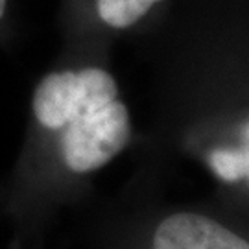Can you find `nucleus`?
<instances>
[{
	"label": "nucleus",
	"instance_id": "obj_4",
	"mask_svg": "<svg viewBox=\"0 0 249 249\" xmlns=\"http://www.w3.org/2000/svg\"><path fill=\"white\" fill-rule=\"evenodd\" d=\"M166 0H63L71 50H107V43L141 26Z\"/></svg>",
	"mask_w": 249,
	"mask_h": 249
},
{
	"label": "nucleus",
	"instance_id": "obj_1",
	"mask_svg": "<svg viewBox=\"0 0 249 249\" xmlns=\"http://www.w3.org/2000/svg\"><path fill=\"white\" fill-rule=\"evenodd\" d=\"M106 50H71L39 78L24 139L0 185L9 249H46L65 213L94 196V179L135 142L129 104Z\"/></svg>",
	"mask_w": 249,
	"mask_h": 249
},
{
	"label": "nucleus",
	"instance_id": "obj_5",
	"mask_svg": "<svg viewBox=\"0 0 249 249\" xmlns=\"http://www.w3.org/2000/svg\"><path fill=\"white\" fill-rule=\"evenodd\" d=\"M8 6H9V0H0V22L4 20L6 13H8Z\"/></svg>",
	"mask_w": 249,
	"mask_h": 249
},
{
	"label": "nucleus",
	"instance_id": "obj_3",
	"mask_svg": "<svg viewBox=\"0 0 249 249\" xmlns=\"http://www.w3.org/2000/svg\"><path fill=\"white\" fill-rule=\"evenodd\" d=\"M178 83L160 122L162 142L194 162L213 183V197L249 214L248 89L236 72Z\"/></svg>",
	"mask_w": 249,
	"mask_h": 249
},
{
	"label": "nucleus",
	"instance_id": "obj_2",
	"mask_svg": "<svg viewBox=\"0 0 249 249\" xmlns=\"http://www.w3.org/2000/svg\"><path fill=\"white\" fill-rule=\"evenodd\" d=\"M89 249H249V216L213 196L178 201L162 196L157 170H141L109 199L80 207Z\"/></svg>",
	"mask_w": 249,
	"mask_h": 249
}]
</instances>
